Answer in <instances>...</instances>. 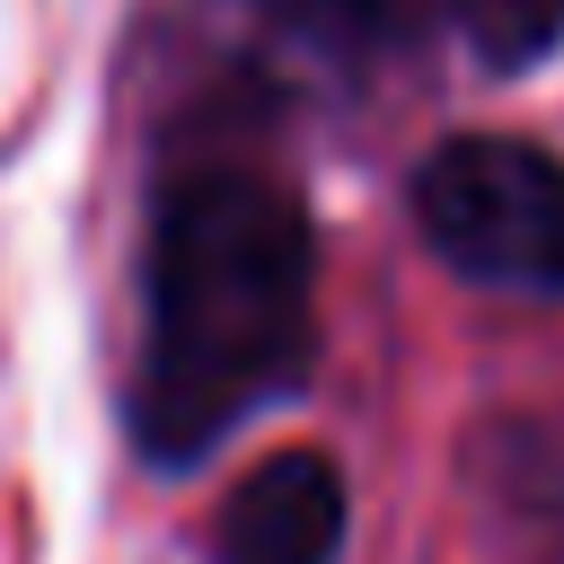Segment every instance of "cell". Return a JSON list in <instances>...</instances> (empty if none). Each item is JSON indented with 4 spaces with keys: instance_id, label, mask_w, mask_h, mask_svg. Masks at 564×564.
I'll list each match as a JSON object with an SVG mask.
<instances>
[{
    "instance_id": "3957f363",
    "label": "cell",
    "mask_w": 564,
    "mask_h": 564,
    "mask_svg": "<svg viewBox=\"0 0 564 564\" xmlns=\"http://www.w3.org/2000/svg\"><path fill=\"white\" fill-rule=\"evenodd\" d=\"M344 467L326 449H273L256 458L212 529L220 564H335L344 555Z\"/></svg>"
},
{
    "instance_id": "6da1fadb",
    "label": "cell",
    "mask_w": 564,
    "mask_h": 564,
    "mask_svg": "<svg viewBox=\"0 0 564 564\" xmlns=\"http://www.w3.org/2000/svg\"><path fill=\"white\" fill-rule=\"evenodd\" d=\"M317 352V247L291 185L256 167H194L159 194L132 441L159 467L203 458L256 405L291 397Z\"/></svg>"
},
{
    "instance_id": "7a4b0ae2",
    "label": "cell",
    "mask_w": 564,
    "mask_h": 564,
    "mask_svg": "<svg viewBox=\"0 0 564 564\" xmlns=\"http://www.w3.org/2000/svg\"><path fill=\"white\" fill-rule=\"evenodd\" d=\"M414 229L423 247L485 282L564 300V159L520 132H458L414 167Z\"/></svg>"
},
{
    "instance_id": "277c9868",
    "label": "cell",
    "mask_w": 564,
    "mask_h": 564,
    "mask_svg": "<svg viewBox=\"0 0 564 564\" xmlns=\"http://www.w3.org/2000/svg\"><path fill=\"white\" fill-rule=\"evenodd\" d=\"M300 35H317V44H379V35H397L405 26V9L414 0H273Z\"/></svg>"
}]
</instances>
